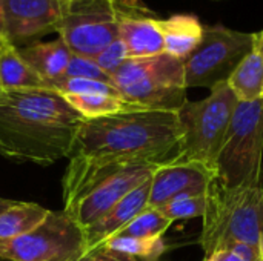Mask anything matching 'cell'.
Here are the masks:
<instances>
[{
	"instance_id": "6da1fadb",
	"label": "cell",
	"mask_w": 263,
	"mask_h": 261,
	"mask_svg": "<svg viewBox=\"0 0 263 261\" xmlns=\"http://www.w3.org/2000/svg\"><path fill=\"white\" fill-rule=\"evenodd\" d=\"M182 137L177 112L136 109L83 120L69 158L96 166H159L177 155Z\"/></svg>"
},
{
	"instance_id": "7a4b0ae2",
	"label": "cell",
	"mask_w": 263,
	"mask_h": 261,
	"mask_svg": "<svg viewBox=\"0 0 263 261\" xmlns=\"http://www.w3.org/2000/svg\"><path fill=\"white\" fill-rule=\"evenodd\" d=\"M82 123L83 118L55 91H2L0 154L49 166L69 157Z\"/></svg>"
},
{
	"instance_id": "3957f363",
	"label": "cell",
	"mask_w": 263,
	"mask_h": 261,
	"mask_svg": "<svg viewBox=\"0 0 263 261\" xmlns=\"http://www.w3.org/2000/svg\"><path fill=\"white\" fill-rule=\"evenodd\" d=\"M199 245L205 255L233 242L259 249L263 238V188H228L217 177L210 183Z\"/></svg>"
},
{
	"instance_id": "277c9868",
	"label": "cell",
	"mask_w": 263,
	"mask_h": 261,
	"mask_svg": "<svg viewBox=\"0 0 263 261\" xmlns=\"http://www.w3.org/2000/svg\"><path fill=\"white\" fill-rule=\"evenodd\" d=\"M111 78L120 95L140 109L177 112L186 102L183 60L166 52L128 58Z\"/></svg>"
},
{
	"instance_id": "5b68a950",
	"label": "cell",
	"mask_w": 263,
	"mask_h": 261,
	"mask_svg": "<svg viewBox=\"0 0 263 261\" xmlns=\"http://www.w3.org/2000/svg\"><path fill=\"white\" fill-rule=\"evenodd\" d=\"M237 103L239 100L227 82L214 86L203 100H186L177 111L183 137L173 160L202 162L216 166Z\"/></svg>"
},
{
	"instance_id": "8992f818",
	"label": "cell",
	"mask_w": 263,
	"mask_h": 261,
	"mask_svg": "<svg viewBox=\"0 0 263 261\" xmlns=\"http://www.w3.org/2000/svg\"><path fill=\"white\" fill-rule=\"evenodd\" d=\"M263 97L239 102L216 160L217 178L228 188L260 185Z\"/></svg>"
},
{
	"instance_id": "52a82bcc",
	"label": "cell",
	"mask_w": 263,
	"mask_h": 261,
	"mask_svg": "<svg viewBox=\"0 0 263 261\" xmlns=\"http://www.w3.org/2000/svg\"><path fill=\"white\" fill-rule=\"evenodd\" d=\"M257 34L220 23L205 25L200 45L183 60L186 88H210L228 82L240 62L256 48Z\"/></svg>"
},
{
	"instance_id": "ba28073f",
	"label": "cell",
	"mask_w": 263,
	"mask_h": 261,
	"mask_svg": "<svg viewBox=\"0 0 263 261\" xmlns=\"http://www.w3.org/2000/svg\"><path fill=\"white\" fill-rule=\"evenodd\" d=\"M86 251L83 229L63 211H51L32 231L0 243L6 261H72Z\"/></svg>"
},
{
	"instance_id": "9c48e42d",
	"label": "cell",
	"mask_w": 263,
	"mask_h": 261,
	"mask_svg": "<svg viewBox=\"0 0 263 261\" xmlns=\"http://www.w3.org/2000/svg\"><path fill=\"white\" fill-rule=\"evenodd\" d=\"M69 51L94 58L119 38L117 0H71L57 28Z\"/></svg>"
},
{
	"instance_id": "30bf717a",
	"label": "cell",
	"mask_w": 263,
	"mask_h": 261,
	"mask_svg": "<svg viewBox=\"0 0 263 261\" xmlns=\"http://www.w3.org/2000/svg\"><path fill=\"white\" fill-rule=\"evenodd\" d=\"M66 9V0H3L8 43L22 48L57 31Z\"/></svg>"
},
{
	"instance_id": "8fae6325",
	"label": "cell",
	"mask_w": 263,
	"mask_h": 261,
	"mask_svg": "<svg viewBox=\"0 0 263 261\" xmlns=\"http://www.w3.org/2000/svg\"><path fill=\"white\" fill-rule=\"evenodd\" d=\"M216 177V166L202 162L171 160L159 165L151 177L148 206L160 208L173 200L205 195Z\"/></svg>"
},
{
	"instance_id": "7c38bea8",
	"label": "cell",
	"mask_w": 263,
	"mask_h": 261,
	"mask_svg": "<svg viewBox=\"0 0 263 261\" xmlns=\"http://www.w3.org/2000/svg\"><path fill=\"white\" fill-rule=\"evenodd\" d=\"M156 168L157 166L146 165H129L120 168L65 214L69 215L85 231L99 218H102L125 195L149 180Z\"/></svg>"
},
{
	"instance_id": "4fadbf2b",
	"label": "cell",
	"mask_w": 263,
	"mask_h": 261,
	"mask_svg": "<svg viewBox=\"0 0 263 261\" xmlns=\"http://www.w3.org/2000/svg\"><path fill=\"white\" fill-rule=\"evenodd\" d=\"M119 38L123 42L128 58H143L163 52V38L159 18L142 0H117Z\"/></svg>"
},
{
	"instance_id": "5bb4252c",
	"label": "cell",
	"mask_w": 263,
	"mask_h": 261,
	"mask_svg": "<svg viewBox=\"0 0 263 261\" xmlns=\"http://www.w3.org/2000/svg\"><path fill=\"white\" fill-rule=\"evenodd\" d=\"M151 191V178L143 185L125 195L116 206H112L102 218L83 231L86 249L92 251L102 246L109 237L116 235L122 228H125L131 220H134L142 211L148 208Z\"/></svg>"
},
{
	"instance_id": "9a60e30c",
	"label": "cell",
	"mask_w": 263,
	"mask_h": 261,
	"mask_svg": "<svg viewBox=\"0 0 263 261\" xmlns=\"http://www.w3.org/2000/svg\"><path fill=\"white\" fill-rule=\"evenodd\" d=\"M203 26L194 14H174L168 18H159V28L163 38V52L185 60L202 42Z\"/></svg>"
},
{
	"instance_id": "2e32d148",
	"label": "cell",
	"mask_w": 263,
	"mask_h": 261,
	"mask_svg": "<svg viewBox=\"0 0 263 261\" xmlns=\"http://www.w3.org/2000/svg\"><path fill=\"white\" fill-rule=\"evenodd\" d=\"M20 57L45 80H54L65 74L72 52L59 37L52 42H34L17 48Z\"/></svg>"
},
{
	"instance_id": "e0dca14e",
	"label": "cell",
	"mask_w": 263,
	"mask_h": 261,
	"mask_svg": "<svg viewBox=\"0 0 263 261\" xmlns=\"http://www.w3.org/2000/svg\"><path fill=\"white\" fill-rule=\"evenodd\" d=\"M0 85L3 91L46 88L45 80L20 57L15 46H0Z\"/></svg>"
},
{
	"instance_id": "ac0fdd59",
	"label": "cell",
	"mask_w": 263,
	"mask_h": 261,
	"mask_svg": "<svg viewBox=\"0 0 263 261\" xmlns=\"http://www.w3.org/2000/svg\"><path fill=\"white\" fill-rule=\"evenodd\" d=\"M228 86L239 102H256L263 97V58L254 48L234 69Z\"/></svg>"
},
{
	"instance_id": "d6986e66",
	"label": "cell",
	"mask_w": 263,
	"mask_h": 261,
	"mask_svg": "<svg viewBox=\"0 0 263 261\" xmlns=\"http://www.w3.org/2000/svg\"><path fill=\"white\" fill-rule=\"evenodd\" d=\"M51 211L37 205L17 202L0 214V243L14 240L39 226Z\"/></svg>"
},
{
	"instance_id": "ffe728a7",
	"label": "cell",
	"mask_w": 263,
	"mask_h": 261,
	"mask_svg": "<svg viewBox=\"0 0 263 261\" xmlns=\"http://www.w3.org/2000/svg\"><path fill=\"white\" fill-rule=\"evenodd\" d=\"M69 106L83 118V120H96L109 115H116L120 112L140 109L131 103H128L120 95H105V94H71L62 95Z\"/></svg>"
},
{
	"instance_id": "44dd1931",
	"label": "cell",
	"mask_w": 263,
	"mask_h": 261,
	"mask_svg": "<svg viewBox=\"0 0 263 261\" xmlns=\"http://www.w3.org/2000/svg\"><path fill=\"white\" fill-rule=\"evenodd\" d=\"M109 252L126 258H145L148 261H156L165 254L166 245L162 237L157 238H136V237H122L112 235L102 246Z\"/></svg>"
},
{
	"instance_id": "7402d4cb",
	"label": "cell",
	"mask_w": 263,
	"mask_h": 261,
	"mask_svg": "<svg viewBox=\"0 0 263 261\" xmlns=\"http://www.w3.org/2000/svg\"><path fill=\"white\" fill-rule=\"evenodd\" d=\"M173 225L157 208H146L116 235L136 237V238H157L162 237Z\"/></svg>"
},
{
	"instance_id": "603a6c76",
	"label": "cell",
	"mask_w": 263,
	"mask_h": 261,
	"mask_svg": "<svg viewBox=\"0 0 263 261\" xmlns=\"http://www.w3.org/2000/svg\"><path fill=\"white\" fill-rule=\"evenodd\" d=\"M46 89L55 91L60 95L71 94H105V95H120L119 89L114 85L88 80V78H72V77H57L54 80L45 82ZM122 97V95H120Z\"/></svg>"
},
{
	"instance_id": "cb8c5ba5",
	"label": "cell",
	"mask_w": 263,
	"mask_h": 261,
	"mask_svg": "<svg viewBox=\"0 0 263 261\" xmlns=\"http://www.w3.org/2000/svg\"><path fill=\"white\" fill-rule=\"evenodd\" d=\"M206 198L205 195L199 197H185L179 200H173L160 208H157L168 220H183V218H196L205 214Z\"/></svg>"
},
{
	"instance_id": "d4e9b609",
	"label": "cell",
	"mask_w": 263,
	"mask_h": 261,
	"mask_svg": "<svg viewBox=\"0 0 263 261\" xmlns=\"http://www.w3.org/2000/svg\"><path fill=\"white\" fill-rule=\"evenodd\" d=\"M63 77H72V78H88V80H97V82H105L109 85L112 83V78L109 74H106L96 62L94 58L83 57L72 54L69 58V63L65 69Z\"/></svg>"
},
{
	"instance_id": "484cf974",
	"label": "cell",
	"mask_w": 263,
	"mask_h": 261,
	"mask_svg": "<svg viewBox=\"0 0 263 261\" xmlns=\"http://www.w3.org/2000/svg\"><path fill=\"white\" fill-rule=\"evenodd\" d=\"M126 60H128V52L120 38H116L112 43H109L103 51H100L94 57V62L109 75H112Z\"/></svg>"
},
{
	"instance_id": "4316f807",
	"label": "cell",
	"mask_w": 263,
	"mask_h": 261,
	"mask_svg": "<svg viewBox=\"0 0 263 261\" xmlns=\"http://www.w3.org/2000/svg\"><path fill=\"white\" fill-rule=\"evenodd\" d=\"M225 249H230L231 252H234L239 258L243 261H260L259 257V249L248 245V243H242V242H233L223 246Z\"/></svg>"
},
{
	"instance_id": "83f0119b",
	"label": "cell",
	"mask_w": 263,
	"mask_h": 261,
	"mask_svg": "<svg viewBox=\"0 0 263 261\" xmlns=\"http://www.w3.org/2000/svg\"><path fill=\"white\" fill-rule=\"evenodd\" d=\"M203 261H243L242 258H239L234 252H231L230 249L225 248H219L216 251H213L211 254L205 255Z\"/></svg>"
},
{
	"instance_id": "f1b7e54d",
	"label": "cell",
	"mask_w": 263,
	"mask_h": 261,
	"mask_svg": "<svg viewBox=\"0 0 263 261\" xmlns=\"http://www.w3.org/2000/svg\"><path fill=\"white\" fill-rule=\"evenodd\" d=\"M72 261H103V249L97 248V249H92V251H86L82 257H79V258Z\"/></svg>"
},
{
	"instance_id": "f546056e",
	"label": "cell",
	"mask_w": 263,
	"mask_h": 261,
	"mask_svg": "<svg viewBox=\"0 0 263 261\" xmlns=\"http://www.w3.org/2000/svg\"><path fill=\"white\" fill-rule=\"evenodd\" d=\"M6 25H5V12H3V0H0V46L6 45Z\"/></svg>"
},
{
	"instance_id": "4dcf8cb0",
	"label": "cell",
	"mask_w": 263,
	"mask_h": 261,
	"mask_svg": "<svg viewBox=\"0 0 263 261\" xmlns=\"http://www.w3.org/2000/svg\"><path fill=\"white\" fill-rule=\"evenodd\" d=\"M103 249V248H102ZM103 261H133L131 258H126V257H122V255H117L114 252H109L106 249H103Z\"/></svg>"
},
{
	"instance_id": "1f68e13d",
	"label": "cell",
	"mask_w": 263,
	"mask_h": 261,
	"mask_svg": "<svg viewBox=\"0 0 263 261\" xmlns=\"http://www.w3.org/2000/svg\"><path fill=\"white\" fill-rule=\"evenodd\" d=\"M15 203H17L15 200H9V198H2V197H0V214H2V212H5V211H6L8 208H11V206H12V205H15Z\"/></svg>"
},
{
	"instance_id": "d6a6232c",
	"label": "cell",
	"mask_w": 263,
	"mask_h": 261,
	"mask_svg": "<svg viewBox=\"0 0 263 261\" xmlns=\"http://www.w3.org/2000/svg\"><path fill=\"white\" fill-rule=\"evenodd\" d=\"M256 49L260 52V55H262L263 58V31L260 32H257V42H256Z\"/></svg>"
},
{
	"instance_id": "836d02e7",
	"label": "cell",
	"mask_w": 263,
	"mask_h": 261,
	"mask_svg": "<svg viewBox=\"0 0 263 261\" xmlns=\"http://www.w3.org/2000/svg\"><path fill=\"white\" fill-rule=\"evenodd\" d=\"M259 257H260V261H263V238L260 242V246H259Z\"/></svg>"
},
{
	"instance_id": "e575fe53",
	"label": "cell",
	"mask_w": 263,
	"mask_h": 261,
	"mask_svg": "<svg viewBox=\"0 0 263 261\" xmlns=\"http://www.w3.org/2000/svg\"><path fill=\"white\" fill-rule=\"evenodd\" d=\"M2 91H3V89H2V85H0V94H2Z\"/></svg>"
},
{
	"instance_id": "d590c367",
	"label": "cell",
	"mask_w": 263,
	"mask_h": 261,
	"mask_svg": "<svg viewBox=\"0 0 263 261\" xmlns=\"http://www.w3.org/2000/svg\"><path fill=\"white\" fill-rule=\"evenodd\" d=\"M66 2H71V0H66Z\"/></svg>"
},
{
	"instance_id": "8d00e7d4",
	"label": "cell",
	"mask_w": 263,
	"mask_h": 261,
	"mask_svg": "<svg viewBox=\"0 0 263 261\" xmlns=\"http://www.w3.org/2000/svg\"><path fill=\"white\" fill-rule=\"evenodd\" d=\"M216 2H220V0H216Z\"/></svg>"
}]
</instances>
